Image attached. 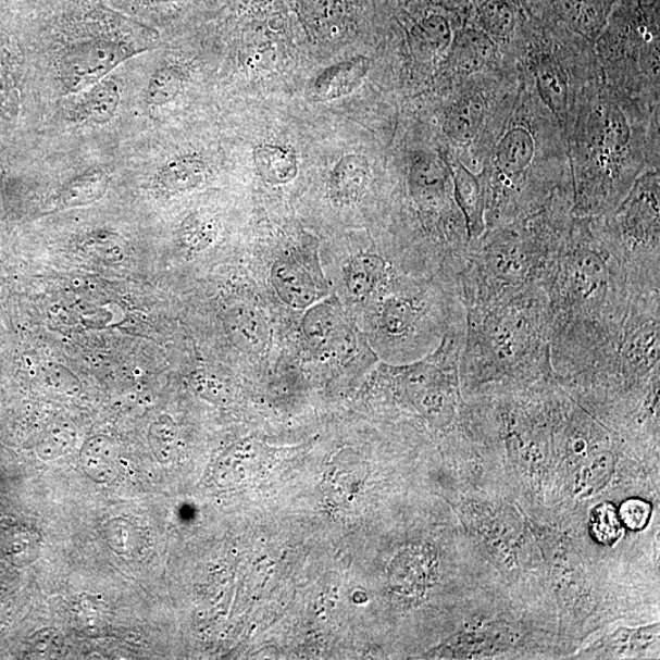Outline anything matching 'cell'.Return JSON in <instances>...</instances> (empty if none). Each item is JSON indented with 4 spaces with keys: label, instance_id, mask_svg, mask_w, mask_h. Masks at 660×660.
I'll return each mask as SVG.
<instances>
[{
    "label": "cell",
    "instance_id": "6da1fadb",
    "mask_svg": "<svg viewBox=\"0 0 660 660\" xmlns=\"http://www.w3.org/2000/svg\"><path fill=\"white\" fill-rule=\"evenodd\" d=\"M133 49L110 41H88L69 51L62 62L63 80L74 92L103 80L114 67L126 61Z\"/></svg>",
    "mask_w": 660,
    "mask_h": 660
},
{
    "label": "cell",
    "instance_id": "7a4b0ae2",
    "mask_svg": "<svg viewBox=\"0 0 660 660\" xmlns=\"http://www.w3.org/2000/svg\"><path fill=\"white\" fill-rule=\"evenodd\" d=\"M301 327L310 347L321 354L341 357L352 350V335L331 303H313L304 313Z\"/></svg>",
    "mask_w": 660,
    "mask_h": 660
},
{
    "label": "cell",
    "instance_id": "3957f363",
    "mask_svg": "<svg viewBox=\"0 0 660 660\" xmlns=\"http://www.w3.org/2000/svg\"><path fill=\"white\" fill-rule=\"evenodd\" d=\"M623 222L625 231L635 240H658L659 176L647 174L639 179L625 201Z\"/></svg>",
    "mask_w": 660,
    "mask_h": 660
},
{
    "label": "cell",
    "instance_id": "277c9868",
    "mask_svg": "<svg viewBox=\"0 0 660 660\" xmlns=\"http://www.w3.org/2000/svg\"><path fill=\"white\" fill-rule=\"evenodd\" d=\"M224 327L231 341L240 351L261 354L269 348L271 329L258 309L250 304H236L226 312Z\"/></svg>",
    "mask_w": 660,
    "mask_h": 660
},
{
    "label": "cell",
    "instance_id": "5b68a950",
    "mask_svg": "<svg viewBox=\"0 0 660 660\" xmlns=\"http://www.w3.org/2000/svg\"><path fill=\"white\" fill-rule=\"evenodd\" d=\"M271 281L282 301L295 310H307L320 299L317 285L310 272L297 261L274 262Z\"/></svg>",
    "mask_w": 660,
    "mask_h": 660
},
{
    "label": "cell",
    "instance_id": "8992f818",
    "mask_svg": "<svg viewBox=\"0 0 660 660\" xmlns=\"http://www.w3.org/2000/svg\"><path fill=\"white\" fill-rule=\"evenodd\" d=\"M566 278L573 298L581 303L596 301L608 285V269L599 256L593 251L575 252L568 260Z\"/></svg>",
    "mask_w": 660,
    "mask_h": 660
},
{
    "label": "cell",
    "instance_id": "52a82bcc",
    "mask_svg": "<svg viewBox=\"0 0 660 660\" xmlns=\"http://www.w3.org/2000/svg\"><path fill=\"white\" fill-rule=\"evenodd\" d=\"M456 200L465 216L470 238H480L485 232V196L477 177L459 161H446Z\"/></svg>",
    "mask_w": 660,
    "mask_h": 660
},
{
    "label": "cell",
    "instance_id": "ba28073f",
    "mask_svg": "<svg viewBox=\"0 0 660 660\" xmlns=\"http://www.w3.org/2000/svg\"><path fill=\"white\" fill-rule=\"evenodd\" d=\"M84 474L98 485L112 484L120 476L121 448L110 436L88 438L78 454Z\"/></svg>",
    "mask_w": 660,
    "mask_h": 660
},
{
    "label": "cell",
    "instance_id": "9c48e42d",
    "mask_svg": "<svg viewBox=\"0 0 660 660\" xmlns=\"http://www.w3.org/2000/svg\"><path fill=\"white\" fill-rule=\"evenodd\" d=\"M486 112V102L480 95L459 98L449 107L445 117V132L449 139L459 146H470L485 125Z\"/></svg>",
    "mask_w": 660,
    "mask_h": 660
},
{
    "label": "cell",
    "instance_id": "30bf717a",
    "mask_svg": "<svg viewBox=\"0 0 660 660\" xmlns=\"http://www.w3.org/2000/svg\"><path fill=\"white\" fill-rule=\"evenodd\" d=\"M449 175L447 163L435 159H422L412 165L411 192L423 210H439L445 204Z\"/></svg>",
    "mask_w": 660,
    "mask_h": 660
},
{
    "label": "cell",
    "instance_id": "8fae6325",
    "mask_svg": "<svg viewBox=\"0 0 660 660\" xmlns=\"http://www.w3.org/2000/svg\"><path fill=\"white\" fill-rule=\"evenodd\" d=\"M371 69L366 57H354L323 71L314 82V94L322 101L338 100L348 96L362 84Z\"/></svg>",
    "mask_w": 660,
    "mask_h": 660
},
{
    "label": "cell",
    "instance_id": "7c38bea8",
    "mask_svg": "<svg viewBox=\"0 0 660 660\" xmlns=\"http://www.w3.org/2000/svg\"><path fill=\"white\" fill-rule=\"evenodd\" d=\"M498 46L484 29L468 27L458 33L452 42V59L460 71L474 74L495 62Z\"/></svg>",
    "mask_w": 660,
    "mask_h": 660
},
{
    "label": "cell",
    "instance_id": "4fadbf2b",
    "mask_svg": "<svg viewBox=\"0 0 660 660\" xmlns=\"http://www.w3.org/2000/svg\"><path fill=\"white\" fill-rule=\"evenodd\" d=\"M370 183V164L360 154H348L334 166L329 179L332 199L351 204L362 199Z\"/></svg>",
    "mask_w": 660,
    "mask_h": 660
},
{
    "label": "cell",
    "instance_id": "5bb4252c",
    "mask_svg": "<svg viewBox=\"0 0 660 660\" xmlns=\"http://www.w3.org/2000/svg\"><path fill=\"white\" fill-rule=\"evenodd\" d=\"M535 157L534 136L524 127H514L501 137L496 150V166L508 179L524 174Z\"/></svg>",
    "mask_w": 660,
    "mask_h": 660
},
{
    "label": "cell",
    "instance_id": "9a60e30c",
    "mask_svg": "<svg viewBox=\"0 0 660 660\" xmlns=\"http://www.w3.org/2000/svg\"><path fill=\"white\" fill-rule=\"evenodd\" d=\"M77 101L74 117L84 123L104 124L113 120L121 103V87L113 78H103Z\"/></svg>",
    "mask_w": 660,
    "mask_h": 660
},
{
    "label": "cell",
    "instance_id": "2e32d148",
    "mask_svg": "<svg viewBox=\"0 0 660 660\" xmlns=\"http://www.w3.org/2000/svg\"><path fill=\"white\" fill-rule=\"evenodd\" d=\"M486 262L491 274L500 281L519 284L528 279L532 260L516 241H497L488 246Z\"/></svg>",
    "mask_w": 660,
    "mask_h": 660
},
{
    "label": "cell",
    "instance_id": "e0dca14e",
    "mask_svg": "<svg viewBox=\"0 0 660 660\" xmlns=\"http://www.w3.org/2000/svg\"><path fill=\"white\" fill-rule=\"evenodd\" d=\"M535 78L541 101L559 121H564L568 113L569 88L563 69L553 58L540 59L535 69Z\"/></svg>",
    "mask_w": 660,
    "mask_h": 660
},
{
    "label": "cell",
    "instance_id": "ac0fdd59",
    "mask_svg": "<svg viewBox=\"0 0 660 660\" xmlns=\"http://www.w3.org/2000/svg\"><path fill=\"white\" fill-rule=\"evenodd\" d=\"M256 170L265 183L284 185L298 176L297 154L279 145H261L253 151Z\"/></svg>",
    "mask_w": 660,
    "mask_h": 660
},
{
    "label": "cell",
    "instance_id": "d6986e66",
    "mask_svg": "<svg viewBox=\"0 0 660 660\" xmlns=\"http://www.w3.org/2000/svg\"><path fill=\"white\" fill-rule=\"evenodd\" d=\"M387 277V263L379 256L359 254L353 258L345 273V282L352 297L366 300L376 292Z\"/></svg>",
    "mask_w": 660,
    "mask_h": 660
},
{
    "label": "cell",
    "instance_id": "ffe728a7",
    "mask_svg": "<svg viewBox=\"0 0 660 660\" xmlns=\"http://www.w3.org/2000/svg\"><path fill=\"white\" fill-rule=\"evenodd\" d=\"M207 176V165L194 155H184L167 162L159 174V182L167 192L177 194L196 189Z\"/></svg>",
    "mask_w": 660,
    "mask_h": 660
},
{
    "label": "cell",
    "instance_id": "44dd1931",
    "mask_svg": "<svg viewBox=\"0 0 660 660\" xmlns=\"http://www.w3.org/2000/svg\"><path fill=\"white\" fill-rule=\"evenodd\" d=\"M108 176L102 172L87 173L66 184L54 199L57 209H73L100 200L108 189Z\"/></svg>",
    "mask_w": 660,
    "mask_h": 660
},
{
    "label": "cell",
    "instance_id": "7402d4cb",
    "mask_svg": "<svg viewBox=\"0 0 660 660\" xmlns=\"http://www.w3.org/2000/svg\"><path fill=\"white\" fill-rule=\"evenodd\" d=\"M599 146L608 157L623 154L632 137L626 117L615 105H608L600 117Z\"/></svg>",
    "mask_w": 660,
    "mask_h": 660
},
{
    "label": "cell",
    "instance_id": "603a6c76",
    "mask_svg": "<svg viewBox=\"0 0 660 660\" xmlns=\"http://www.w3.org/2000/svg\"><path fill=\"white\" fill-rule=\"evenodd\" d=\"M419 311L407 299L391 298L384 302L379 324L384 333L393 338L403 337L415 327Z\"/></svg>",
    "mask_w": 660,
    "mask_h": 660
},
{
    "label": "cell",
    "instance_id": "cb8c5ba5",
    "mask_svg": "<svg viewBox=\"0 0 660 660\" xmlns=\"http://www.w3.org/2000/svg\"><path fill=\"white\" fill-rule=\"evenodd\" d=\"M184 85L185 74L180 67L173 65L160 67L147 86L146 101L153 107L171 103L182 94Z\"/></svg>",
    "mask_w": 660,
    "mask_h": 660
},
{
    "label": "cell",
    "instance_id": "d4e9b609",
    "mask_svg": "<svg viewBox=\"0 0 660 660\" xmlns=\"http://www.w3.org/2000/svg\"><path fill=\"white\" fill-rule=\"evenodd\" d=\"M147 440L155 460L166 465L174 459L179 445V429L171 416L162 415L151 423Z\"/></svg>",
    "mask_w": 660,
    "mask_h": 660
},
{
    "label": "cell",
    "instance_id": "484cf974",
    "mask_svg": "<svg viewBox=\"0 0 660 660\" xmlns=\"http://www.w3.org/2000/svg\"><path fill=\"white\" fill-rule=\"evenodd\" d=\"M77 439L76 428L67 421H55L43 432L38 441L39 458L49 461L62 458L71 452Z\"/></svg>",
    "mask_w": 660,
    "mask_h": 660
},
{
    "label": "cell",
    "instance_id": "4316f807",
    "mask_svg": "<svg viewBox=\"0 0 660 660\" xmlns=\"http://www.w3.org/2000/svg\"><path fill=\"white\" fill-rule=\"evenodd\" d=\"M480 24L491 38H507L515 28V10L508 0H488L480 10Z\"/></svg>",
    "mask_w": 660,
    "mask_h": 660
},
{
    "label": "cell",
    "instance_id": "83f0119b",
    "mask_svg": "<svg viewBox=\"0 0 660 660\" xmlns=\"http://www.w3.org/2000/svg\"><path fill=\"white\" fill-rule=\"evenodd\" d=\"M412 37L421 51L441 53L451 43V29L447 18L432 15L413 29Z\"/></svg>",
    "mask_w": 660,
    "mask_h": 660
},
{
    "label": "cell",
    "instance_id": "f1b7e54d",
    "mask_svg": "<svg viewBox=\"0 0 660 660\" xmlns=\"http://www.w3.org/2000/svg\"><path fill=\"white\" fill-rule=\"evenodd\" d=\"M105 544L116 556L132 557L139 547V530L127 519L114 518L103 526Z\"/></svg>",
    "mask_w": 660,
    "mask_h": 660
},
{
    "label": "cell",
    "instance_id": "f546056e",
    "mask_svg": "<svg viewBox=\"0 0 660 660\" xmlns=\"http://www.w3.org/2000/svg\"><path fill=\"white\" fill-rule=\"evenodd\" d=\"M216 235V223L210 216L199 213L187 216L182 228V238L192 251H202L214 241Z\"/></svg>",
    "mask_w": 660,
    "mask_h": 660
},
{
    "label": "cell",
    "instance_id": "4dcf8cb0",
    "mask_svg": "<svg viewBox=\"0 0 660 660\" xmlns=\"http://www.w3.org/2000/svg\"><path fill=\"white\" fill-rule=\"evenodd\" d=\"M307 23L316 29H328L343 16L341 0H301Z\"/></svg>",
    "mask_w": 660,
    "mask_h": 660
},
{
    "label": "cell",
    "instance_id": "1f68e13d",
    "mask_svg": "<svg viewBox=\"0 0 660 660\" xmlns=\"http://www.w3.org/2000/svg\"><path fill=\"white\" fill-rule=\"evenodd\" d=\"M593 528L598 540L613 545L620 535V522L612 506H600L593 514Z\"/></svg>",
    "mask_w": 660,
    "mask_h": 660
},
{
    "label": "cell",
    "instance_id": "d6a6232c",
    "mask_svg": "<svg viewBox=\"0 0 660 660\" xmlns=\"http://www.w3.org/2000/svg\"><path fill=\"white\" fill-rule=\"evenodd\" d=\"M620 515L630 530H643L648 524L651 509L647 502L633 499L624 502Z\"/></svg>",
    "mask_w": 660,
    "mask_h": 660
},
{
    "label": "cell",
    "instance_id": "836d02e7",
    "mask_svg": "<svg viewBox=\"0 0 660 660\" xmlns=\"http://www.w3.org/2000/svg\"><path fill=\"white\" fill-rule=\"evenodd\" d=\"M565 13L571 18V22L577 23L580 29H585L588 24L590 29L597 27L598 18L595 8L586 4L584 0H565Z\"/></svg>",
    "mask_w": 660,
    "mask_h": 660
},
{
    "label": "cell",
    "instance_id": "e575fe53",
    "mask_svg": "<svg viewBox=\"0 0 660 660\" xmlns=\"http://www.w3.org/2000/svg\"><path fill=\"white\" fill-rule=\"evenodd\" d=\"M192 387L203 398L212 400L224 398L225 386L222 381L209 376V374L197 373L191 378Z\"/></svg>",
    "mask_w": 660,
    "mask_h": 660
},
{
    "label": "cell",
    "instance_id": "d590c367",
    "mask_svg": "<svg viewBox=\"0 0 660 660\" xmlns=\"http://www.w3.org/2000/svg\"><path fill=\"white\" fill-rule=\"evenodd\" d=\"M49 372L51 374H49L48 381L55 390L71 394V396H75L80 390V383L67 369L54 364L53 369Z\"/></svg>",
    "mask_w": 660,
    "mask_h": 660
},
{
    "label": "cell",
    "instance_id": "8d00e7d4",
    "mask_svg": "<svg viewBox=\"0 0 660 660\" xmlns=\"http://www.w3.org/2000/svg\"><path fill=\"white\" fill-rule=\"evenodd\" d=\"M151 2H155V3H167V2H176V0H151Z\"/></svg>",
    "mask_w": 660,
    "mask_h": 660
}]
</instances>
